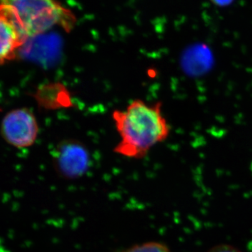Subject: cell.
Returning <instances> with one entry per match:
<instances>
[{"label": "cell", "mask_w": 252, "mask_h": 252, "mask_svg": "<svg viewBox=\"0 0 252 252\" xmlns=\"http://www.w3.org/2000/svg\"><path fill=\"white\" fill-rule=\"evenodd\" d=\"M207 252H242L237 248L236 247L233 246L228 244H220L216 246L212 247Z\"/></svg>", "instance_id": "7"}, {"label": "cell", "mask_w": 252, "mask_h": 252, "mask_svg": "<svg viewBox=\"0 0 252 252\" xmlns=\"http://www.w3.org/2000/svg\"><path fill=\"white\" fill-rule=\"evenodd\" d=\"M26 41L11 23L0 18V64L14 59Z\"/></svg>", "instance_id": "5"}, {"label": "cell", "mask_w": 252, "mask_h": 252, "mask_svg": "<svg viewBox=\"0 0 252 252\" xmlns=\"http://www.w3.org/2000/svg\"><path fill=\"white\" fill-rule=\"evenodd\" d=\"M53 160L58 174L66 179H77L87 172L91 157L87 148L79 141L63 140L55 149Z\"/></svg>", "instance_id": "4"}, {"label": "cell", "mask_w": 252, "mask_h": 252, "mask_svg": "<svg viewBox=\"0 0 252 252\" xmlns=\"http://www.w3.org/2000/svg\"><path fill=\"white\" fill-rule=\"evenodd\" d=\"M161 102L149 104L135 99L124 110L112 113L121 141L115 153L131 158H143L154 146L166 140L170 126L161 111Z\"/></svg>", "instance_id": "1"}, {"label": "cell", "mask_w": 252, "mask_h": 252, "mask_svg": "<svg viewBox=\"0 0 252 252\" xmlns=\"http://www.w3.org/2000/svg\"><path fill=\"white\" fill-rule=\"evenodd\" d=\"M0 18L11 23L25 40L56 26L69 31L74 17L56 0H0Z\"/></svg>", "instance_id": "2"}, {"label": "cell", "mask_w": 252, "mask_h": 252, "mask_svg": "<svg viewBox=\"0 0 252 252\" xmlns=\"http://www.w3.org/2000/svg\"><path fill=\"white\" fill-rule=\"evenodd\" d=\"M123 252H172L165 244L158 242H148L134 245Z\"/></svg>", "instance_id": "6"}, {"label": "cell", "mask_w": 252, "mask_h": 252, "mask_svg": "<svg viewBox=\"0 0 252 252\" xmlns=\"http://www.w3.org/2000/svg\"><path fill=\"white\" fill-rule=\"evenodd\" d=\"M1 133L4 140L17 148H27L34 144L39 126L35 116L30 109H14L5 116L1 122Z\"/></svg>", "instance_id": "3"}, {"label": "cell", "mask_w": 252, "mask_h": 252, "mask_svg": "<svg viewBox=\"0 0 252 252\" xmlns=\"http://www.w3.org/2000/svg\"><path fill=\"white\" fill-rule=\"evenodd\" d=\"M210 1L219 7H226L234 2L235 0H210Z\"/></svg>", "instance_id": "8"}]
</instances>
